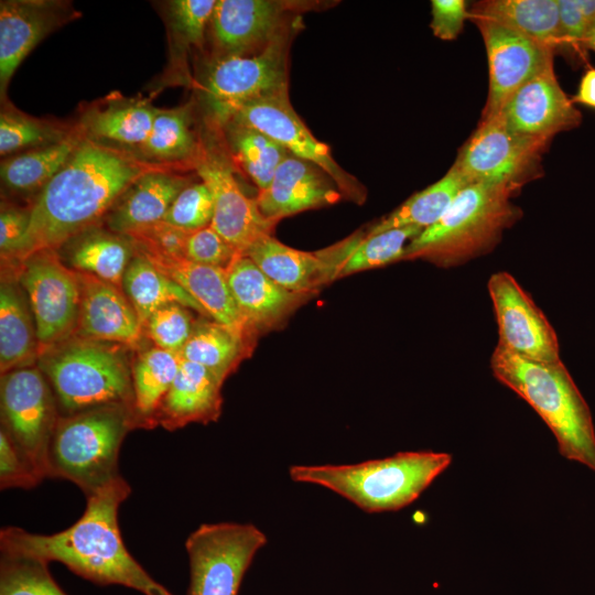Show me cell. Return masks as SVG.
<instances>
[{
	"label": "cell",
	"instance_id": "3957f363",
	"mask_svg": "<svg viewBox=\"0 0 595 595\" xmlns=\"http://www.w3.org/2000/svg\"><path fill=\"white\" fill-rule=\"evenodd\" d=\"M490 367L497 380L540 415L553 433L560 454L595 472L591 410L564 364L529 360L497 345Z\"/></svg>",
	"mask_w": 595,
	"mask_h": 595
},
{
	"label": "cell",
	"instance_id": "816d5d0a",
	"mask_svg": "<svg viewBox=\"0 0 595 595\" xmlns=\"http://www.w3.org/2000/svg\"><path fill=\"white\" fill-rule=\"evenodd\" d=\"M575 2L591 26L595 22V0H575Z\"/></svg>",
	"mask_w": 595,
	"mask_h": 595
},
{
	"label": "cell",
	"instance_id": "5bb4252c",
	"mask_svg": "<svg viewBox=\"0 0 595 595\" xmlns=\"http://www.w3.org/2000/svg\"><path fill=\"white\" fill-rule=\"evenodd\" d=\"M488 292L496 315L499 346L533 361L561 360L554 328L510 273H494L488 281Z\"/></svg>",
	"mask_w": 595,
	"mask_h": 595
},
{
	"label": "cell",
	"instance_id": "7a4b0ae2",
	"mask_svg": "<svg viewBox=\"0 0 595 595\" xmlns=\"http://www.w3.org/2000/svg\"><path fill=\"white\" fill-rule=\"evenodd\" d=\"M150 167L118 150L84 138L64 167L43 187L30 210L15 260L56 250L105 216Z\"/></svg>",
	"mask_w": 595,
	"mask_h": 595
},
{
	"label": "cell",
	"instance_id": "5b68a950",
	"mask_svg": "<svg viewBox=\"0 0 595 595\" xmlns=\"http://www.w3.org/2000/svg\"><path fill=\"white\" fill-rule=\"evenodd\" d=\"M513 192L487 183L466 185L442 217L409 242L403 260L453 267L491 250L520 218V209L511 202Z\"/></svg>",
	"mask_w": 595,
	"mask_h": 595
},
{
	"label": "cell",
	"instance_id": "d6986e66",
	"mask_svg": "<svg viewBox=\"0 0 595 595\" xmlns=\"http://www.w3.org/2000/svg\"><path fill=\"white\" fill-rule=\"evenodd\" d=\"M76 12L69 4L55 0H2L0 2V95L6 98L8 85L21 62L51 32Z\"/></svg>",
	"mask_w": 595,
	"mask_h": 595
},
{
	"label": "cell",
	"instance_id": "f5cc1de1",
	"mask_svg": "<svg viewBox=\"0 0 595 595\" xmlns=\"http://www.w3.org/2000/svg\"><path fill=\"white\" fill-rule=\"evenodd\" d=\"M584 45L595 52V22L589 26Z\"/></svg>",
	"mask_w": 595,
	"mask_h": 595
},
{
	"label": "cell",
	"instance_id": "8d00e7d4",
	"mask_svg": "<svg viewBox=\"0 0 595 595\" xmlns=\"http://www.w3.org/2000/svg\"><path fill=\"white\" fill-rule=\"evenodd\" d=\"M247 349V340L215 321H204L195 323L180 355L207 368L224 382Z\"/></svg>",
	"mask_w": 595,
	"mask_h": 595
},
{
	"label": "cell",
	"instance_id": "bcb514c9",
	"mask_svg": "<svg viewBox=\"0 0 595 595\" xmlns=\"http://www.w3.org/2000/svg\"><path fill=\"white\" fill-rule=\"evenodd\" d=\"M42 482L8 434L0 431V487L30 489Z\"/></svg>",
	"mask_w": 595,
	"mask_h": 595
},
{
	"label": "cell",
	"instance_id": "484cf974",
	"mask_svg": "<svg viewBox=\"0 0 595 595\" xmlns=\"http://www.w3.org/2000/svg\"><path fill=\"white\" fill-rule=\"evenodd\" d=\"M223 381L207 368L182 358L177 375L156 413L167 430L187 423L216 421L221 409Z\"/></svg>",
	"mask_w": 595,
	"mask_h": 595
},
{
	"label": "cell",
	"instance_id": "2e32d148",
	"mask_svg": "<svg viewBox=\"0 0 595 595\" xmlns=\"http://www.w3.org/2000/svg\"><path fill=\"white\" fill-rule=\"evenodd\" d=\"M486 46L489 89L483 117L499 112L529 79L553 63L551 47L498 23L473 19Z\"/></svg>",
	"mask_w": 595,
	"mask_h": 595
},
{
	"label": "cell",
	"instance_id": "e575fe53",
	"mask_svg": "<svg viewBox=\"0 0 595 595\" xmlns=\"http://www.w3.org/2000/svg\"><path fill=\"white\" fill-rule=\"evenodd\" d=\"M182 357L158 347L143 351L132 370L133 414L137 426L151 428L163 398L172 386Z\"/></svg>",
	"mask_w": 595,
	"mask_h": 595
},
{
	"label": "cell",
	"instance_id": "7bdbcfd3",
	"mask_svg": "<svg viewBox=\"0 0 595 595\" xmlns=\"http://www.w3.org/2000/svg\"><path fill=\"white\" fill-rule=\"evenodd\" d=\"M187 309L178 303H170L152 313L144 327L155 347L181 353L195 325Z\"/></svg>",
	"mask_w": 595,
	"mask_h": 595
},
{
	"label": "cell",
	"instance_id": "d4e9b609",
	"mask_svg": "<svg viewBox=\"0 0 595 595\" xmlns=\"http://www.w3.org/2000/svg\"><path fill=\"white\" fill-rule=\"evenodd\" d=\"M192 182L155 167L139 176L106 214L108 228L129 235L163 220L176 196Z\"/></svg>",
	"mask_w": 595,
	"mask_h": 595
},
{
	"label": "cell",
	"instance_id": "603a6c76",
	"mask_svg": "<svg viewBox=\"0 0 595 595\" xmlns=\"http://www.w3.org/2000/svg\"><path fill=\"white\" fill-rule=\"evenodd\" d=\"M80 288L76 331L96 342L136 344L143 326L137 312L119 288L86 273H77Z\"/></svg>",
	"mask_w": 595,
	"mask_h": 595
},
{
	"label": "cell",
	"instance_id": "4fadbf2b",
	"mask_svg": "<svg viewBox=\"0 0 595 595\" xmlns=\"http://www.w3.org/2000/svg\"><path fill=\"white\" fill-rule=\"evenodd\" d=\"M229 120L261 131L284 147L289 153L316 164L334 180L343 195L356 203L364 202L365 187L339 166L329 147L311 133L290 102L289 88L239 105L227 121Z\"/></svg>",
	"mask_w": 595,
	"mask_h": 595
},
{
	"label": "cell",
	"instance_id": "9c48e42d",
	"mask_svg": "<svg viewBox=\"0 0 595 595\" xmlns=\"http://www.w3.org/2000/svg\"><path fill=\"white\" fill-rule=\"evenodd\" d=\"M267 536L252 523H203L186 539L187 595H237Z\"/></svg>",
	"mask_w": 595,
	"mask_h": 595
},
{
	"label": "cell",
	"instance_id": "836d02e7",
	"mask_svg": "<svg viewBox=\"0 0 595 595\" xmlns=\"http://www.w3.org/2000/svg\"><path fill=\"white\" fill-rule=\"evenodd\" d=\"M156 108L144 100L112 101L83 118L87 139L141 147L148 139Z\"/></svg>",
	"mask_w": 595,
	"mask_h": 595
},
{
	"label": "cell",
	"instance_id": "74e56055",
	"mask_svg": "<svg viewBox=\"0 0 595 595\" xmlns=\"http://www.w3.org/2000/svg\"><path fill=\"white\" fill-rule=\"evenodd\" d=\"M217 0H173L166 6L171 62L177 71L186 67L192 47L203 48Z\"/></svg>",
	"mask_w": 595,
	"mask_h": 595
},
{
	"label": "cell",
	"instance_id": "60d3db41",
	"mask_svg": "<svg viewBox=\"0 0 595 595\" xmlns=\"http://www.w3.org/2000/svg\"><path fill=\"white\" fill-rule=\"evenodd\" d=\"M68 133L14 109L0 115V154L7 156L64 139Z\"/></svg>",
	"mask_w": 595,
	"mask_h": 595
},
{
	"label": "cell",
	"instance_id": "ee69618b",
	"mask_svg": "<svg viewBox=\"0 0 595 595\" xmlns=\"http://www.w3.org/2000/svg\"><path fill=\"white\" fill-rule=\"evenodd\" d=\"M240 255L210 225L192 231L186 240L184 257L195 263L227 269Z\"/></svg>",
	"mask_w": 595,
	"mask_h": 595
},
{
	"label": "cell",
	"instance_id": "ba28073f",
	"mask_svg": "<svg viewBox=\"0 0 595 595\" xmlns=\"http://www.w3.org/2000/svg\"><path fill=\"white\" fill-rule=\"evenodd\" d=\"M296 17L263 50L250 55L214 57L199 84L215 127L225 123L241 104L288 85V54Z\"/></svg>",
	"mask_w": 595,
	"mask_h": 595
},
{
	"label": "cell",
	"instance_id": "7402d4cb",
	"mask_svg": "<svg viewBox=\"0 0 595 595\" xmlns=\"http://www.w3.org/2000/svg\"><path fill=\"white\" fill-rule=\"evenodd\" d=\"M226 277L236 305L252 333L280 324L313 295L282 288L244 255L231 261Z\"/></svg>",
	"mask_w": 595,
	"mask_h": 595
},
{
	"label": "cell",
	"instance_id": "4dcf8cb0",
	"mask_svg": "<svg viewBox=\"0 0 595 595\" xmlns=\"http://www.w3.org/2000/svg\"><path fill=\"white\" fill-rule=\"evenodd\" d=\"M225 138L226 152L259 191L266 190L289 151L261 131L229 120L216 127Z\"/></svg>",
	"mask_w": 595,
	"mask_h": 595
},
{
	"label": "cell",
	"instance_id": "4316f807",
	"mask_svg": "<svg viewBox=\"0 0 595 595\" xmlns=\"http://www.w3.org/2000/svg\"><path fill=\"white\" fill-rule=\"evenodd\" d=\"M60 248H63L65 260L72 268L118 288L122 285L125 272L136 252L130 237L94 227Z\"/></svg>",
	"mask_w": 595,
	"mask_h": 595
},
{
	"label": "cell",
	"instance_id": "f6af8a7d",
	"mask_svg": "<svg viewBox=\"0 0 595 595\" xmlns=\"http://www.w3.org/2000/svg\"><path fill=\"white\" fill-rule=\"evenodd\" d=\"M190 234V231L160 221L126 236L132 239L138 250L164 257H184Z\"/></svg>",
	"mask_w": 595,
	"mask_h": 595
},
{
	"label": "cell",
	"instance_id": "6da1fadb",
	"mask_svg": "<svg viewBox=\"0 0 595 595\" xmlns=\"http://www.w3.org/2000/svg\"><path fill=\"white\" fill-rule=\"evenodd\" d=\"M131 487L121 476L86 497L82 517L71 527L52 534L29 532L18 527L0 531V550L56 561L73 573L100 585H122L143 595H173L152 578L127 550L118 524L121 504Z\"/></svg>",
	"mask_w": 595,
	"mask_h": 595
},
{
	"label": "cell",
	"instance_id": "52a82bcc",
	"mask_svg": "<svg viewBox=\"0 0 595 595\" xmlns=\"http://www.w3.org/2000/svg\"><path fill=\"white\" fill-rule=\"evenodd\" d=\"M43 356L42 371L66 415L109 404L133 407L131 371L117 349L82 339Z\"/></svg>",
	"mask_w": 595,
	"mask_h": 595
},
{
	"label": "cell",
	"instance_id": "f1b7e54d",
	"mask_svg": "<svg viewBox=\"0 0 595 595\" xmlns=\"http://www.w3.org/2000/svg\"><path fill=\"white\" fill-rule=\"evenodd\" d=\"M468 15L504 25L552 50L563 42L558 0L480 1Z\"/></svg>",
	"mask_w": 595,
	"mask_h": 595
},
{
	"label": "cell",
	"instance_id": "e0dca14e",
	"mask_svg": "<svg viewBox=\"0 0 595 595\" xmlns=\"http://www.w3.org/2000/svg\"><path fill=\"white\" fill-rule=\"evenodd\" d=\"M296 2L217 0L209 21L215 57L250 55L263 50L293 20Z\"/></svg>",
	"mask_w": 595,
	"mask_h": 595
},
{
	"label": "cell",
	"instance_id": "ac0fdd59",
	"mask_svg": "<svg viewBox=\"0 0 595 595\" xmlns=\"http://www.w3.org/2000/svg\"><path fill=\"white\" fill-rule=\"evenodd\" d=\"M356 236L322 252L291 248L271 234L258 237L244 252L262 272L282 288L314 293L324 282L336 279L337 271L356 245Z\"/></svg>",
	"mask_w": 595,
	"mask_h": 595
},
{
	"label": "cell",
	"instance_id": "8992f818",
	"mask_svg": "<svg viewBox=\"0 0 595 595\" xmlns=\"http://www.w3.org/2000/svg\"><path fill=\"white\" fill-rule=\"evenodd\" d=\"M137 426L128 404H109L58 419L47 457V477L72 482L86 497L121 477L119 453Z\"/></svg>",
	"mask_w": 595,
	"mask_h": 595
},
{
	"label": "cell",
	"instance_id": "f907efd6",
	"mask_svg": "<svg viewBox=\"0 0 595 595\" xmlns=\"http://www.w3.org/2000/svg\"><path fill=\"white\" fill-rule=\"evenodd\" d=\"M575 100L595 108V69H588L581 79Z\"/></svg>",
	"mask_w": 595,
	"mask_h": 595
},
{
	"label": "cell",
	"instance_id": "7dc6e473",
	"mask_svg": "<svg viewBox=\"0 0 595 595\" xmlns=\"http://www.w3.org/2000/svg\"><path fill=\"white\" fill-rule=\"evenodd\" d=\"M432 20L430 26L434 35L444 41L458 36L465 19L468 17L464 0H432Z\"/></svg>",
	"mask_w": 595,
	"mask_h": 595
},
{
	"label": "cell",
	"instance_id": "681fc988",
	"mask_svg": "<svg viewBox=\"0 0 595 595\" xmlns=\"http://www.w3.org/2000/svg\"><path fill=\"white\" fill-rule=\"evenodd\" d=\"M558 8L563 42L573 45L584 44L589 23L575 0H558Z\"/></svg>",
	"mask_w": 595,
	"mask_h": 595
},
{
	"label": "cell",
	"instance_id": "c3c4849f",
	"mask_svg": "<svg viewBox=\"0 0 595 595\" xmlns=\"http://www.w3.org/2000/svg\"><path fill=\"white\" fill-rule=\"evenodd\" d=\"M30 210L3 207L0 214V250L2 258L14 259L26 234Z\"/></svg>",
	"mask_w": 595,
	"mask_h": 595
},
{
	"label": "cell",
	"instance_id": "30bf717a",
	"mask_svg": "<svg viewBox=\"0 0 595 595\" xmlns=\"http://www.w3.org/2000/svg\"><path fill=\"white\" fill-rule=\"evenodd\" d=\"M551 139L512 131L501 112L483 117L459 149L453 166L470 183L518 191L538 174L541 154Z\"/></svg>",
	"mask_w": 595,
	"mask_h": 595
},
{
	"label": "cell",
	"instance_id": "1f68e13d",
	"mask_svg": "<svg viewBox=\"0 0 595 595\" xmlns=\"http://www.w3.org/2000/svg\"><path fill=\"white\" fill-rule=\"evenodd\" d=\"M82 140L78 132H72L57 142L7 158L0 167L2 184L18 193L41 192L68 162Z\"/></svg>",
	"mask_w": 595,
	"mask_h": 595
},
{
	"label": "cell",
	"instance_id": "f35d334b",
	"mask_svg": "<svg viewBox=\"0 0 595 595\" xmlns=\"http://www.w3.org/2000/svg\"><path fill=\"white\" fill-rule=\"evenodd\" d=\"M422 231L423 229L418 227H402L359 236L355 247L340 264L336 278L403 260L407 246Z\"/></svg>",
	"mask_w": 595,
	"mask_h": 595
},
{
	"label": "cell",
	"instance_id": "7c38bea8",
	"mask_svg": "<svg viewBox=\"0 0 595 595\" xmlns=\"http://www.w3.org/2000/svg\"><path fill=\"white\" fill-rule=\"evenodd\" d=\"M19 284L25 292L36 328L40 354L63 343L77 328L80 288L77 273L55 250L36 251L21 262Z\"/></svg>",
	"mask_w": 595,
	"mask_h": 595
},
{
	"label": "cell",
	"instance_id": "b9f144b4",
	"mask_svg": "<svg viewBox=\"0 0 595 595\" xmlns=\"http://www.w3.org/2000/svg\"><path fill=\"white\" fill-rule=\"evenodd\" d=\"M214 198L203 182L188 184L174 199L162 221L185 231H195L212 224Z\"/></svg>",
	"mask_w": 595,
	"mask_h": 595
},
{
	"label": "cell",
	"instance_id": "ab89813d",
	"mask_svg": "<svg viewBox=\"0 0 595 595\" xmlns=\"http://www.w3.org/2000/svg\"><path fill=\"white\" fill-rule=\"evenodd\" d=\"M0 595H67L52 577L48 563L1 551Z\"/></svg>",
	"mask_w": 595,
	"mask_h": 595
},
{
	"label": "cell",
	"instance_id": "cb8c5ba5",
	"mask_svg": "<svg viewBox=\"0 0 595 595\" xmlns=\"http://www.w3.org/2000/svg\"><path fill=\"white\" fill-rule=\"evenodd\" d=\"M136 250L190 293L213 321L249 340L252 332L236 305L225 269L195 263L185 257H164Z\"/></svg>",
	"mask_w": 595,
	"mask_h": 595
},
{
	"label": "cell",
	"instance_id": "d590c367",
	"mask_svg": "<svg viewBox=\"0 0 595 595\" xmlns=\"http://www.w3.org/2000/svg\"><path fill=\"white\" fill-rule=\"evenodd\" d=\"M204 145L193 129L188 106L174 109H156L147 141L140 147L150 160L196 165Z\"/></svg>",
	"mask_w": 595,
	"mask_h": 595
},
{
	"label": "cell",
	"instance_id": "8fae6325",
	"mask_svg": "<svg viewBox=\"0 0 595 595\" xmlns=\"http://www.w3.org/2000/svg\"><path fill=\"white\" fill-rule=\"evenodd\" d=\"M51 389L44 374L32 366L1 377V429L42 480L47 477L48 448L60 419Z\"/></svg>",
	"mask_w": 595,
	"mask_h": 595
},
{
	"label": "cell",
	"instance_id": "d6a6232c",
	"mask_svg": "<svg viewBox=\"0 0 595 595\" xmlns=\"http://www.w3.org/2000/svg\"><path fill=\"white\" fill-rule=\"evenodd\" d=\"M468 184L470 182L452 165L442 178L414 193L389 215L371 225L364 235L402 227L424 230L442 217L457 194Z\"/></svg>",
	"mask_w": 595,
	"mask_h": 595
},
{
	"label": "cell",
	"instance_id": "9a60e30c",
	"mask_svg": "<svg viewBox=\"0 0 595 595\" xmlns=\"http://www.w3.org/2000/svg\"><path fill=\"white\" fill-rule=\"evenodd\" d=\"M196 173L210 190L214 216L210 226L240 255L260 236L271 234L278 221L266 218L256 202L249 198L234 175V165L226 152L204 147L195 165Z\"/></svg>",
	"mask_w": 595,
	"mask_h": 595
},
{
	"label": "cell",
	"instance_id": "44dd1931",
	"mask_svg": "<svg viewBox=\"0 0 595 595\" xmlns=\"http://www.w3.org/2000/svg\"><path fill=\"white\" fill-rule=\"evenodd\" d=\"M342 198L334 180L316 164L293 154L281 162L266 190L256 202L261 214L271 220L307 209L328 206Z\"/></svg>",
	"mask_w": 595,
	"mask_h": 595
},
{
	"label": "cell",
	"instance_id": "277c9868",
	"mask_svg": "<svg viewBox=\"0 0 595 595\" xmlns=\"http://www.w3.org/2000/svg\"><path fill=\"white\" fill-rule=\"evenodd\" d=\"M452 463L443 452L410 451L343 465H293L295 483L322 486L366 512L400 510L413 501Z\"/></svg>",
	"mask_w": 595,
	"mask_h": 595
},
{
	"label": "cell",
	"instance_id": "f546056e",
	"mask_svg": "<svg viewBox=\"0 0 595 595\" xmlns=\"http://www.w3.org/2000/svg\"><path fill=\"white\" fill-rule=\"evenodd\" d=\"M136 252L125 272L121 286L143 327L153 312L170 303H178L206 315L190 293L143 255Z\"/></svg>",
	"mask_w": 595,
	"mask_h": 595
},
{
	"label": "cell",
	"instance_id": "83f0119b",
	"mask_svg": "<svg viewBox=\"0 0 595 595\" xmlns=\"http://www.w3.org/2000/svg\"><path fill=\"white\" fill-rule=\"evenodd\" d=\"M40 356L34 318L18 283L1 281L0 367L1 374L30 367Z\"/></svg>",
	"mask_w": 595,
	"mask_h": 595
},
{
	"label": "cell",
	"instance_id": "ffe728a7",
	"mask_svg": "<svg viewBox=\"0 0 595 595\" xmlns=\"http://www.w3.org/2000/svg\"><path fill=\"white\" fill-rule=\"evenodd\" d=\"M499 112L512 131L549 139L578 126L582 119L561 88L553 63L524 83Z\"/></svg>",
	"mask_w": 595,
	"mask_h": 595
}]
</instances>
